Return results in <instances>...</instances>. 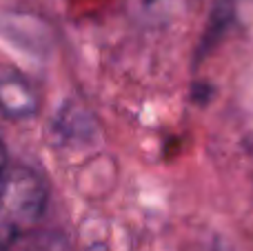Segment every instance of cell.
<instances>
[{"mask_svg":"<svg viewBox=\"0 0 253 251\" xmlns=\"http://www.w3.org/2000/svg\"><path fill=\"white\" fill-rule=\"evenodd\" d=\"M89 251H107V249H105V247H100V245H93V247L89 249Z\"/></svg>","mask_w":253,"mask_h":251,"instance_id":"cell-4","label":"cell"},{"mask_svg":"<svg viewBox=\"0 0 253 251\" xmlns=\"http://www.w3.org/2000/svg\"><path fill=\"white\" fill-rule=\"evenodd\" d=\"M47 207V185L27 167H9L0 182V251L18 245Z\"/></svg>","mask_w":253,"mask_h":251,"instance_id":"cell-1","label":"cell"},{"mask_svg":"<svg viewBox=\"0 0 253 251\" xmlns=\"http://www.w3.org/2000/svg\"><path fill=\"white\" fill-rule=\"evenodd\" d=\"M0 109L11 118H25L36 114L34 89L13 74L0 76Z\"/></svg>","mask_w":253,"mask_h":251,"instance_id":"cell-2","label":"cell"},{"mask_svg":"<svg viewBox=\"0 0 253 251\" xmlns=\"http://www.w3.org/2000/svg\"><path fill=\"white\" fill-rule=\"evenodd\" d=\"M7 151H4V147H2V142H0V182H2V178H4V173H7Z\"/></svg>","mask_w":253,"mask_h":251,"instance_id":"cell-3","label":"cell"}]
</instances>
